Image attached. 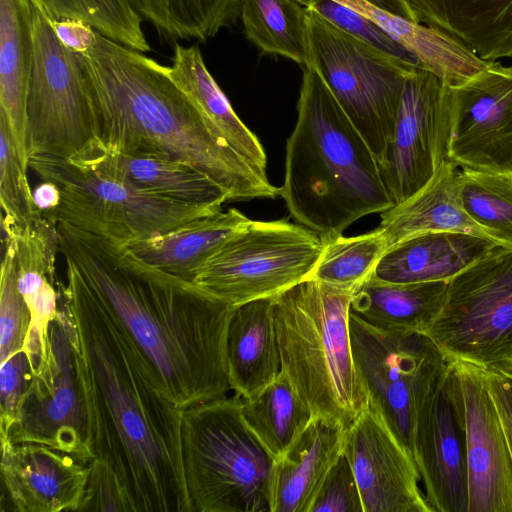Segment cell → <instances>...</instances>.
<instances>
[{
	"instance_id": "6da1fadb",
	"label": "cell",
	"mask_w": 512,
	"mask_h": 512,
	"mask_svg": "<svg viewBox=\"0 0 512 512\" xmlns=\"http://www.w3.org/2000/svg\"><path fill=\"white\" fill-rule=\"evenodd\" d=\"M60 295L71 336L92 459L106 462L132 512H191L181 453V409L123 326L76 267Z\"/></svg>"
},
{
	"instance_id": "7a4b0ae2",
	"label": "cell",
	"mask_w": 512,
	"mask_h": 512,
	"mask_svg": "<svg viewBox=\"0 0 512 512\" xmlns=\"http://www.w3.org/2000/svg\"><path fill=\"white\" fill-rule=\"evenodd\" d=\"M57 228L65 262L110 309L179 409L228 395L226 339L234 305L142 262L115 240L64 222Z\"/></svg>"
},
{
	"instance_id": "3957f363",
	"label": "cell",
	"mask_w": 512,
	"mask_h": 512,
	"mask_svg": "<svg viewBox=\"0 0 512 512\" xmlns=\"http://www.w3.org/2000/svg\"><path fill=\"white\" fill-rule=\"evenodd\" d=\"M80 55V54H79ZM108 148L185 163L208 176L229 201L274 199L279 187L235 152L168 73V66L98 33L80 55Z\"/></svg>"
},
{
	"instance_id": "277c9868",
	"label": "cell",
	"mask_w": 512,
	"mask_h": 512,
	"mask_svg": "<svg viewBox=\"0 0 512 512\" xmlns=\"http://www.w3.org/2000/svg\"><path fill=\"white\" fill-rule=\"evenodd\" d=\"M279 196L300 225L320 236L342 234L394 206L377 158L311 64L303 66Z\"/></svg>"
},
{
	"instance_id": "5b68a950",
	"label": "cell",
	"mask_w": 512,
	"mask_h": 512,
	"mask_svg": "<svg viewBox=\"0 0 512 512\" xmlns=\"http://www.w3.org/2000/svg\"><path fill=\"white\" fill-rule=\"evenodd\" d=\"M357 288L306 279L275 296L281 370L313 417L347 428L368 404L356 370L350 304Z\"/></svg>"
},
{
	"instance_id": "8992f818",
	"label": "cell",
	"mask_w": 512,
	"mask_h": 512,
	"mask_svg": "<svg viewBox=\"0 0 512 512\" xmlns=\"http://www.w3.org/2000/svg\"><path fill=\"white\" fill-rule=\"evenodd\" d=\"M234 393L181 411V453L191 512H271L275 458Z\"/></svg>"
},
{
	"instance_id": "52a82bcc",
	"label": "cell",
	"mask_w": 512,
	"mask_h": 512,
	"mask_svg": "<svg viewBox=\"0 0 512 512\" xmlns=\"http://www.w3.org/2000/svg\"><path fill=\"white\" fill-rule=\"evenodd\" d=\"M28 168L59 187L60 204L48 213L57 223L119 242L146 239L221 211L148 193L64 159L29 156Z\"/></svg>"
},
{
	"instance_id": "ba28073f",
	"label": "cell",
	"mask_w": 512,
	"mask_h": 512,
	"mask_svg": "<svg viewBox=\"0 0 512 512\" xmlns=\"http://www.w3.org/2000/svg\"><path fill=\"white\" fill-rule=\"evenodd\" d=\"M311 65L377 158L391 141L407 76L417 66L339 29L307 7Z\"/></svg>"
},
{
	"instance_id": "9c48e42d",
	"label": "cell",
	"mask_w": 512,
	"mask_h": 512,
	"mask_svg": "<svg viewBox=\"0 0 512 512\" xmlns=\"http://www.w3.org/2000/svg\"><path fill=\"white\" fill-rule=\"evenodd\" d=\"M101 142L90 78L34 5V58L27 98V155L75 160Z\"/></svg>"
},
{
	"instance_id": "30bf717a",
	"label": "cell",
	"mask_w": 512,
	"mask_h": 512,
	"mask_svg": "<svg viewBox=\"0 0 512 512\" xmlns=\"http://www.w3.org/2000/svg\"><path fill=\"white\" fill-rule=\"evenodd\" d=\"M426 335L448 361L512 364V247L496 246L448 280Z\"/></svg>"
},
{
	"instance_id": "8fae6325",
	"label": "cell",
	"mask_w": 512,
	"mask_h": 512,
	"mask_svg": "<svg viewBox=\"0 0 512 512\" xmlns=\"http://www.w3.org/2000/svg\"><path fill=\"white\" fill-rule=\"evenodd\" d=\"M322 237L286 220H251L202 267L193 282L237 306L275 297L309 278Z\"/></svg>"
},
{
	"instance_id": "7c38bea8",
	"label": "cell",
	"mask_w": 512,
	"mask_h": 512,
	"mask_svg": "<svg viewBox=\"0 0 512 512\" xmlns=\"http://www.w3.org/2000/svg\"><path fill=\"white\" fill-rule=\"evenodd\" d=\"M349 322L354 362L368 402L413 458L418 407L448 360L426 334L382 331L352 313Z\"/></svg>"
},
{
	"instance_id": "4fadbf2b",
	"label": "cell",
	"mask_w": 512,
	"mask_h": 512,
	"mask_svg": "<svg viewBox=\"0 0 512 512\" xmlns=\"http://www.w3.org/2000/svg\"><path fill=\"white\" fill-rule=\"evenodd\" d=\"M35 442L90 462L86 416L71 336V321L59 291V308L49 325L46 360L33 373L17 418L6 438Z\"/></svg>"
},
{
	"instance_id": "5bb4252c",
	"label": "cell",
	"mask_w": 512,
	"mask_h": 512,
	"mask_svg": "<svg viewBox=\"0 0 512 512\" xmlns=\"http://www.w3.org/2000/svg\"><path fill=\"white\" fill-rule=\"evenodd\" d=\"M449 87L420 67L406 78L393 135L378 163L394 206L420 191L447 160Z\"/></svg>"
},
{
	"instance_id": "9a60e30c",
	"label": "cell",
	"mask_w": 512,
	"mask_h": 512,
	"mask_svg": "<svg viewBox=\"0 0 512 512\" xmlns=\"http://www.w3.org/2000/svg\"><path fill=\"white\" fill-rule=\"evenodd\" d=\"M413 459L431 512H468L465 403L453 361L418 407Z\"/></svg>"
},
{
	"instance_id": "2e32d148",
	"label": "cell",
	"mask_w": 512,
	"mask_h": 512,
	"mask_svg": "<svg viewBox=\"0 0 512 512\" xmlns=\"http://www.w3.org/2000/svg\"><path fill=\"white\" fill-rule=\"evenodd\" d=\"M447 159L512 177V66L490 62L449 87Z\"/></svg>"
},
{
	"instance_id": "e0dca14e",
	"label": "cell",
	"mask_w": 512,
	"mask_h": 512,
	"mask_svg": "<svg viewBox=\"0 0 512 512\" xmlns=\"http://www.w3.org/2000/svg\"><path fill=\"white\" fill-rule=\"evenodd\" d=\"M343 453L364 512H431L412 456L369 402L346 428Z\"/></svg>"
},
{
	"instance_id": "ac0fdd59",
	"label": "cell",
	"mask_w": 512,
	"mask_h": 512,
	"mask_svg": "<svg viewBox=\"0 0 512 512\" xmlns=\"http://www.w3.org/2000/svg\"><path fill=\"white\" fill-rule=\"evenodd\" d=\"M453 362L465 403L468 512H512V454L482 369Z\"/></svg>"
},
{
	"instance_id": "d6986e66",
	"label": "cell",
	"mask_w": 512,
	"mask_h": 512,
	"mask_svg": "<svg viewBox=\"0 0 512 512\" xmlns=\"http://www.w3.org/2000/svg\"><path fill=\"white\" fill-rule=\"evenodd\" d=\"M1 480L11 510L74 511L83 498L89 462L35 442H1Z\"/></svg>"
},
{
	"instance_id": "ffe728a7",
	"label": "cell",
	"mask_w": 512,
	"mask_h": 512,
	"mask_svg": "<svg viewBox=\"0 0 512 512\" xmlns=\"http://www.w3.org/2000/svg\"><path fill=\"white\" fill-rule=\"evenodd\" d=\"M69 162L173 200L220 208L229 201L226 192L208 176L185 163L163 156L121 152L101 142L89 153Z\"/></svg>"
},
{
	"instance_id": "44dd1931",
	"label": "cell",
	"mask_w": 512,
	"mask_h": 512,
	"mask_svg": "<svg viewBox=\"0 0 512 512\" xmlns=\"http://www.w3.org/2000/svg\"><path fill=\"white\" fill-rule=\"evenodd\" d=\"M341 424L313 417L275 462L271 512H310L327 473L343 453Z\"/></svg>"
},
{
	"instance_id": "7402d4cb",
	"label": "cell",
	"mask_w": 512,
	"mask_h": 512,
	"mask_svg": "<svg viewBox=\"0 0 512 512\" xmlns=\"http://www.w3.org/2000/svg\"><path fill=\"white\" fill-rule=\"evenodd\" d=\"M250 221L229 208L146 239L117 242L142 262L193 282L209 259Z\"/></svg>"
},
{
	"instance_id": "603a6c76",
	"label": "cell",
	"mask_w": 512,
	"mask_h": 512,
	"mask_svg": "<svg viewBox=\"0 0 512 512\" xmlns=\"http://www.w3.org/2000/svg\"><path fill=\"white\" fill-rule=\"evenodd\" d=\"M498 245L461 232L424 233L388 248L373 276L393 283L448 281Z\"/></svg>"
},
{
	"instance_id": "cb8c5ba5",
	"label": "cell",
	"mask_w": 512,
	"mask_h": 512,
	"mask_svg": "<svg viewBox=\"0 0 512 512\" xmlns=\"http://www.w3.org/2000/svg\"><path fill=\"white\" fill-rule=\"evenodd\" d=\"M275 297L235 306L230 317L226 354L232 390L249 398L281 371V356L274 317Z\"/></svg>"
},
{
	"instance_id": "d4e9b609",
	"label": "cell",
	"mask_w": 512,
	"mask_h": 512,
	"mask_svg": "<svg viewBox=\"0 0 512 512\" xmlns=\"http://www.w3.org/2000/svg\"><path fill=\"white\" fill-rule=\"evenodd\" d=\"M33 58V0H0V115L27 167V98Z\"/></svg>"
},
{
	"instance_id": "484cf974",
	"label": "cell",
	"mask_w": 512,
	"mask_h": 512,
	"mask_svg": "<svg viewBox=\"0 0 512 512\" xmlns=\"http://www.w3.org/2000/svg\"><path fill=\"white\" fill-rule=\"evenodd\" d=\"M420 23L460 41L479 58H512V0H408Z\"/></svg>"
},
{
	"instance_id": "4316f807",
	"label": "cell",
	"mask_w": 512,
	"mask_h": 512,
	"mask_svg": "<svg viewBox=\"0 0 512 512\" xmlns=\"http://www.w3.org/2000/svg\"><path fill=\"white\" fill-rule=\"evenodd\" d=\"M458 172L457 165L445 160L420 191L380 214L378 228L383 232L388 248L430 232H461L490 239L461 205Z\"/></svg>"
},
{
	"instance_id": "83f0119b",
	"label": "cell",
	"mask_w": 512,
	"mask_h": 512,
	"mask_svg": "<svg viewBox=\"0 0 512 512\" xmlns=\"http://www.w3.org/2000/svg\"><path fill=\"white\" fill-rule=\"evenodd\" d=\"M447 284L393 283L372 275L356 289L350 313L382 331L426 334L443 307Z\"/></svg>"
},
{
	"instance_id": "f1b7e54d",
	"label": "cell",
	"mask_w": 512,
	"mask_h": 512,
	"mask_svg": "<svg viewBox=\"0 0 512 512\" xmlns=\"http://www.w3.org/2000/svg\"><path fill=\"white\" fill-rule=\"evenodd\" d=\"M168 73L224 141L252 166L267 174V156L260 140L233 110L206 68L198 46L175 44Z\"/></svg>"
},
{
	"instance_id": "f546056e",
	"label": "cell",
	"mask_w": 512,
	"mask_h": 512,
	"mask_svg": "<svg viewBox=\"0 0 512 512\" xmlns=\"http://www.w3.org/2000/svg\"><path fill=\"white\" fill-rule=\"evenodd\" d=\"M241 410L248 426L279 459L313 418L309 405L284 371L249 398H242Z\"/></svg>"
},
{
	"instance_id": "4dcf8cb0",
	"label": "cell",
	"mask_w": 512,
	"mask_h": 512,
	"mask_svg": "<svg viewBox=\"0 0 512 512\" xmlns=\"http://www.w3.org/2000/svg\"><path fill=\"white\" fill-rule=\"evenodd\" d=\"M246 37L262 52L311 64L307 6L301 0H239Z\"/></svg>"
},
{
	"instance_id": "1f68e13d",
	"label": "cell",
	"mask_w": 512,
	"mask_h": 512,
	"mask_svg": "<svg viewBox=\"0 0 512 512\" xmlns=\"http://www.w3.org/2000/svg\"><path fill=\"white\" fill-rule=\"evenodd\" d=\"M166 40L206 42L239 17V0H128Z\"/></svg>"
},
{
	"instance_id": "d6a6232c",
	"label": "cell",
	"mask_w": 512,
	"mask_h": 512,
	"mask_svg": "<svg viewBox=\"0 0 512 512\" xmlns=\"http://www.w3.org/2000/svg\"><path fill=\"white\" fill-rule=\"evenodd\" d=\"M458 192L468 217L491 240L512 247V177L459 168Z\"/></svg>"
},
{
	"instance_id": "836d02e7",
	"label": "cell",
	"mask_w": 512,
	"mask_h": 512,
	"mask_svg": "<svg viewBox=\"0 0 512 512\" xmlns=\"http://www.w3.org/2000/svg\"><path fill=\"white\" fill-rule=\"evenodd\" d=\"M48 20L75 19L99 34L142 53L151 50L142 18L128 0H33Z\"/></svg>"
},
{
	"instance_id": "e575fe53",
	"label": "cell",
	"mask_w": 512,
	"mask_h": 512,
	"mask_svg": "<svg viewBox=\"0 0 512 512\" xmlns=\"http://www.w3.org/2000/svg\"><path fill=\"white\" fill-rule=\"evenodd\" d=\"M323 248L308 279L358 288L370 278L388 249L380 228L346 237L342 234L321 236Z\"/></svg>"
},
{
	"instance_id": "d590c367",
	"label": "cell",
	"mask_w": 512,
	"mask_h": 512,
	"mask_svg": "<svg viewBox=\"0 0 512 512\" xmlns=\"http://www.w3.org/2000/svg\"><path fill=\"white\" fill-rule=\"evenodd\" d=\"M27 166L22 162L11 129L0 115V204L2 229L26 228L43 216L33 200V190L27 178Z\"/></svg>"
},
{
	"instance_id": "8d00e7d4",
	"label": "cell",
	"mask_w": 512,
	"mask_h": 512,
	"mask_svg": "<svg viewBox=\"0 0 512 512\" xmlns=\"http://www.w3.org/2000/svg\"><path fill=\"white\" fill-rule=\"evenodd\" d=\"M30 325V312L19 291L15 252L4 238L0 280V361L23 349Z\"/></svg>"
},
{
	"instance_id": "74e56055",
	"label": "cell",
	"mask_w": 512,
	"mask_h": 512,
	"mask_svg": "<svg viewBox=\"0 0 512 512\" xmlns=\"http://www.w3.org/2000/svg\"><path fill=\"white\" fill-rule=\"evenodd\" d=\"M346 33L402 61L421 67L416 57L374 21L335 0H301Z\"/></svg>"
},
{
	"instance_id": "f35d334b",
	"label": "cell",
	"mask_w": 512,
	"mask_h": 512,
	"mask_svg": "<svg viewBox=\"0 0 512 512\" xmlns=\"http://www.w3.org/2000/svg\"><path fill=\"white\" fill-rule=\"evenodd\" d=\"M310 512H364L354 473L344 453L327 473Z\"/></svg>"
},
{
	"instance_id": "ab89813d",
	"label": "cell",
	"mask_w": 512,
	"mask_h": 512,
	"mask_svg": "<svg viewBox=\"0 0 512 512\" xmlns=\"http://www.w3.org/2000/svg\"><path fill=\"white\" fill-rule=\"evenodd\" d=\"M0 440L6 438L15 422L23 397L33 377L24 350L0 361Z\"/></svg>"
},
{
	"instance_id": "60d3db41",
	"label": "cell",
	"mask_w": 512,
	"mask_h": 512,
	"mask_svg": "<svg viewBox=\"0 0 512 512\" xmlns=\"http://www.w3.org/2000/svg\"><path fill=\"white\" fill-rule=\"evenodd\" d=\"M132 512L124 487L110 466L100 459H91L83 498L77 512Z\"/></svg>"
},
{
	"instance_id": "b9f144b4",
	"label": "cell",
	"mask_w": 512,
	"mask_h": 512,
	"mask_svg": "<svg viewBox=\"0 0 512 512\" xmlns=\"http://www.w3.org/2000/svg\"><path fill=\"white\" fill-rule=\"evenodd\" d=\"M480 368L512 454V364Z\"/></svg>"
},
{
	"instance_id": "7bdbcfd3",
	"label": "cell",
	"mask_w": 512,
	"mask_h": 512,
	"mask_svg": "<svg viewBox=\"0 0 512 512\" xmlns=\"http://www.w3.org/2000/svg\"><path fill=\"white\" fill-rule=\"evenodd\" d=\"M59 41L76 54H85L94 45L98 32L75 19L48 20Z\"/></svg>"
},
{
	"instance_id": "ee69618b",
	"label": "cell",
	"mask_w": 512,
	"mask_h": 512,
	"mask_svg": "<svg viewBox=\"0 0 512 512\" xmlns=\"http://www.w3.org/2000/svg\"><path fill=\"white\" fill-rule=\"evenodd\" d=\"M33 200L40 211L50 213L60 204V189L55 183L42 180L33 190Z\"/></svg>"
},
{
	"instance_id": "f6af8a7d",
	"label": "cell",
	"mask_w": 512,
	"mask_h": 512,
	"mask_svg": "<svg viewBox=\"0 0 512 512\" xmlns=\"http://www.w3.org/2000/svg\"><path fill=\"white\" fill-rule=\"evenodd\" d=\"M372 6L392 16L404 20L420 23L417 14L409 4L408 0H365Z\"/></svg>"
}]
</instances>
